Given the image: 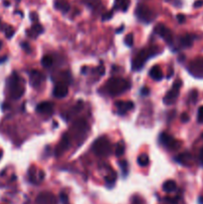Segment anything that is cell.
<instances>
[{
	"label": "cell",
	"mask_w": 203,
	"mask_h": 204,
	"mask_svg": "<svg viewBox=\"0 0 203 204\" xmlns=\"http://www.w3.org/2000/svg\"><path fill=\"white\" fill-rule=\"evenodd\" d=\"M131 88V83L122 78H112L106 84V90L111 96H118Z\"/></svg>",
	"instance_id": "6da1fadb"
},
{
	"label": "cell",
	"mask_w": 203,
	"mask_h": 204,
	"mask_svg": "<svg viewBox=\"0 0 203 204\" xmlns=\"http://www.w3.org/2000/svg\"><path fill=\"white\" fill-rule=\"evenodd\" d=\"M8 86H9L10 97L13 100H18L24 95L25 88L23 86V83L21 82L20 78L17 74H13V75L10 77Z\"/></svg>",
	"instance_id": "7a4b0ae2"
},
{
	"label": "cell",
	"mask_w": 203,
	"mask_h": 204,
	"mask_svg": "<svg viewBox=\"0 0 203 204\" xmlns=\"http://www.w3.org/2000/svg\"><path fill=\"white\" fill-rule=\"evenodd\" d=\"M92 150L98 156H107L112 152V144L106 137H102L96 139L92 145Z\"/></svg>",
	"instance_id": "3957f363"
},
{
	"label": "cell",
	"mask_w": 203,
	"mask_h": 204,
	"mask_svg": "<svg viewBox=\"0 0 203 204\" xmlns=\"http://www.w3.org/2000/svg\"><path fill=\"white\" fill-rule=\"evenodd\" d=\"M155 54H156V50L154 48L142 50L137 56H135V58L133 60V65H132L133 70L138 71L139 69H142V68L144 66L146 60Z\"/></svg>",
	"instance_id": "277c9868"
},
{
	"label": "cell",
	"mask_w": 203,
	"mask_h": 204,
	"mask_svg": "<svg viewBox=\"0 0 203 204\" xmlns=\"http://www.w3.org/2000/svg\"><path fill=\"white\" fill-rule=\"evenodd\" d=\"M135 15H137L138 18L144 22V23H149L152 20L154 19V12L143 4H139L138 6L135 9Z\"/></svg>",
	"instance_id": "5b68a950"
},
{
	"label": "cell",
	"mask_w": 203,
	"mask_h": 204,
	"mask_svg": "<svg viewBox=\"0 0 203 204\" xmlns=\"http://www.w3.org/2000/svg\"><path fill=\"white\" fill-rule=\"evenodd\" d=\"M159 141L160 144L166 147L168 150H176L178 149L180 146H181V143L176 139H174L171 135H169L165 133H163L160 134L159 137Z\"/></svg>",
	"instance_id": "8992f818"
},
{
	"label": "cell",
	"mask_w": 203,
	"mask_h": 204,
	"mask_svg": "<svg viewBox=\"0 0 203 204\" xmlns=\"http://www.w3.org/2000/svg\"><path fill=\"white\" fill-rule=\"evenodd\" d=\"M181 85H182V82L180 81V80H176L175 82H174V84L172 85V88L168 91L167 94L165 95L164 99H163L164 104L171 105V104H173L174 102L176 101L178 95H179L180 88H181Z\"/></svg>",
	"instance_id": "52a82bcc"
},
{
	"label": "cell",
	"mask_w": 203,
	"mask_h": 204,
	"mask_svg": "<svg viewBox=\"0 0 203 204\" xmlns=\"http://www.w3.org/2000/svg\"><path fill=\"white\" fill-rule=\"evenodd\" d=\"M189 73L195 78L203 79V58L193 60L188 66Z\"/></svg>",
	"instance_id": "ba28073f"
},
{
	"label": "cell",
	"mask_w": 203,
	"mask_h": 204,
	"mask_svg": "<svg viewBox=\"0 0 203 204\" xmlns=\"http://www.w3.org/2000/svg\"><path fill=\"white\" fill-rule=\"evenodd\" d=\"M154 32L159 35L163 40H164L167 44H172L173 42V34L171 32V30L169 29L167 26H165L164 24L159 23L157 24L154 28Z\"/></svg>",
	"instance_id": "9c48e42d"
},
{
	"label": "cell",
	"mask_w": 203,
	"mask_h": 204,
	"mask_svg": "<svg viewBox=\"0 0 203 204\" xmlns=\"http://www.w3.org/2000/svg\"><path fill=\"white\" fill-rule=\"evenodd\" d=\"M45 75L37 70H32L29 74V82L33 88H38L41 86V84L45 81Z\"/></svg>",
	"instance_id": "30bf717a"
},
{
	"label": "cell",
	"mask_w": 203,
	"mask_h": 204,
	"mask_svg": "<svg viewBox=\"0 0 203 204\" xmlns=\"http://www.w3.org/2000/svg\"><path fill=\"white\" fill-rule=\"evenodd\" d=\"M116 107H117V112L118 115L123 116L126 115L128 112L132 111L134 107V104L132 101H117L116 103Z\"/></svg>",
	"instance_id": "8fae6325"
},
{
	"label": "cell",
	"mask_w": 203,
	"mask_h": 204,
	"mask_svg": "<svg viewBox=\"0 0 203 204\" xmlns=\"http://www.w3.org/2000/svg\"><path fill=\"white\" fill-rule=\"evenodd\" d=\"M37 204H57L56 197L50 192H42L37 197Z\"/></svg>",
	"instance_id": "7c38bea8"
},
{
	"label": "cell",
	"mask_w": 203,
	"mask_h": 204,
	"mask_svg": "<svg viewBox=\"0 0 203 204\" xmlns=\"http://www.w3.org/2000/svg\"><path fill=\"white\" fill-rule=\"evenodd\" d=\"M68 92H69V89H68V86L65 83H57L56 86L54 88L53 91V95L55 96L56 98L58 99H62V98H65L66 96L68 95Z\"/></svg>",
	"instance_id": "4fadbf2b"
},
{
	"label": "cell",
	"mask_w": 203,
	"mask_h": 204,
	"mask_svg": "<svg viewBox=\"0 0 203 204\" xmlns=\"http://www.w3.org/2000/svg\"><path fill=\"white\" fill-rule=\"evenodd\" d=\"M69 146H70V138L68 134H65L63 139H61V143L58 144L57 149H56V155L59 156L61 154H63L69 149Z\"/></svg>",
	"instance_id": "5bb4252c"
},
{
	"label": "cell",
	"mask_w": 203,
	"mask_h": 204,
	"mask_svg": "<svg viewBox=\"0 0 203 204\" xmlns=\"http://www.w3.org/2000/svg\"><path fill=\"white\" fill-rule=\"evenodd\" d=\"M36 112L43 115H51L53 112V105L49 102H42L36 107Z\"/></svg>",
	"instance_id": "9a60e30c"
},
{
	"label": "cell",
	"mask_w": 203,
	"mask_h": 204,
	"mask_svg": "<svg viewBox=\"0 0 203 204\" xmlns=\"http://www.w3.org/2000/svg\"><path fill=\"white\" fill-rule=\"evenodd\" d=\"M73 128L75 129V133L76 134H84L88 131V123L87 122L83 120V118H80V120H77L75 123H74V126H73Z\"/></svg>",
	"instance_id": "2e32d148"
},
{
	"label": "cell",
	"mask_w": 203,
	"mask_h": 204,
	"mask_svg": "<svg viewBox=\"0 0 203 204\" xmlns=\"http://www.w3.org/2000/svg\"><path fill=\"white\" fill-rule=\"evenodd\" d=\"M175 160L184 165H187V164L192 160V155L188 152H183V154H180L175 157Z\"/></svg>",
	"instance_id": "e0dca14e"
},
{
	"label": "cell",
	"mask_w": 203,
	"mask_h": 204,
	"mask_svg": "<svg viewBox=\"0 0 203 204\" xmlns=\"http://www.w3.org/2000/svg\"><path fill=\"white\" fill-rule=\"evenodd\" d=\"M149 75L150 77L154 79L155 81H160L161 79L163 78V73L161 71V69L159 66H154L151 68V70L149 72Z\"/></svg>",
	"instance_id": "ac0fdd59"
},
{
	"label": "cell",
	"mask_w": 203,
	"mask_h": 204,
	"mask_svg": "<svg viewBox=\"0 0 203 204\" xmlns=\"http://www.w3.org/2000/svg\"><path fill=\"white\" fill-rule=\"evenodd\" d=\"M193 40H194V37L192 35H190V34H185V35H183L180 38V44H181L182 47L187 48L192 45Z\"/></svg>",
	"instance_id": "d6986e66"
},
{
	"label": "cell",
	"mask_w": 203,
	"mask_h": 204,
	"mask_svg": "<svg viewBox=\"0 0 203 204\" xmlns=\"http://www.w3.org/2000/svg\"><path fill=\"white\" fill-rule=\"evenodd\" d=\"M129 3H131V0H116L115 2V8L116 9H121L123 12H126L128 9Z\"/></svg>",
	"instance_id": "ffe728a7"
},
{
	"label": "cell",
	"mask_w": 203,
	"mask_h": 204,
	"mask_svg": "<svg viewBox=\"0 0 203 204\" xmlns=\"http://www.w3.org/2000/svg\"><path fill=\"white\" fill-rule=\"evenodd\" d=\"M176 189V183L174 180H167L163 184V190L165 192H173L174 190Z\"/></svg>",
	"instance_id": "44dd1931"
},
{
	"label": "cell",
	"mask_w": 203,
	"mask_h": 204,
	"mask_svg": "<svg viewBox=\"0 0 203 204\" xmlns=\"http://www.w3.org/2000/svg\"><path fill=\"white\" fill-rule=\"evenodd\" d=\"M138 165H140V166H146V165H148V164L149 163V158H148V154H140L138 157Z\"/></svg>",
	"instance_id": "7402d4cb"
},
{
	"label": "cell",
	"mask_w": 203,
	"mask_h": 204,
	"mask_svg": "<svg viewBox=\"0 0 203 204\" xmlns=\"http://www.w3.org/2000/svg\"><path fill=\"white\" fill-rule=\"evenodd\" d=\"M55 6L57 9H60L61 11H63V12H67V11H69L70 9V5L66 1H57L55 4Z\"/></svg>",
	"instance_id": "603a6c76"
},
{
	"label": "cell",
	"mask_w": 203,
	"mask_h": 204,
	"mask_svg": "<svg viewBox=\"0 0 203 204\" xmlns=\"http://www.w3.org/2000/svg\"><path fill=\"white\" fill-rule=\"evenodd\" d=\"M32 32H34V36H37V35H40L44 32V28L42 27V25H40L39 23H36L32 26Z\"/></svg>",
	"instance_id": "cb8c5ba5"
},
{
	"label": "cell",
	"mask_w": 203,
	"mask_h": 204,
	"mask_svg": "<svg viewBox=\"0 0 203 204\" xmlns=\"http://www.w3.org/2000/svg\"><path fill=\"white\" fill-rule=\"evenodd\" d=\"M53 58L51 57V56L49 55H46V56H44V57L42 58V65L44 67H50V66H52L53 65Z\"/></svg>",
	"instance_id": "d4e9b609"
},
{
	"label": "cell",
	"mask_w": 203,
	"mask_h": 204,
	"mask_svg": "<svg viewBox=\"0 0 203 204\" xmlns=\"http://www.w3.org/2000/svg\"><path fill=\"white\" fill-rule=\"evenodd\" d=\"M123 154H125V145H123L122 143L118 144L117 145V149H116V155L117 156H122Z\"/></svg>",
	"instance_id": "484cf974"
},
{
	"label": "cell",
	"mask_w": 203,
	"mask_h": 204,
	"mask_svg": "<svg viewBox=\"0 0 203 204\" xmlns=\"http://www.w3.org/2000/svg\"><path fill=\"white\" fill-rule=\"evenodd\" d=\"M118 164H120L121 168L122 169L123 175H127V174H128V161H127V160H120V161H118Z\"/></svg>",
	"instance_id": "4316f807"
},
{
	"label": "cell",
	"mask_w": 203,
	"mask_h": 204,
	"mask_svg": "<svg viewBox=\"0 0 203 204\" xmlns=\"http://www.w3.org/2000/svg\"><path fill=\"white\" fill-rule=\"evenodd\" d=\"M126 44L128 45V47H132L133 45V35L132 33H129L128 34V35L126 36V40H125Z\"/></svg>",
	"instance_id": "83f0119b"
},
{
	"label": "cell",
	"mask_w": 203,
	"mask_h": 204,
	"mask_svg": "<svg viewBox=\"0 0 203 204\" xmlns=\"http://www.w3.org/2000/svg\"><path fill=\"white\" fill-rule=\"evenodd\" d=\"M13 34H14L13 28L11 27V26H7V30L5 31V35H6V37H7L8 39H10L11 37L13 36Z\"/></svg>",
	"instance_id": "f1b7e54d"
},
{
	"label": "cell",
	"mask_w": 203,
	"mask_h": 204,
	"mask_svg": "<svg viewBox=\"0 0 203 204\" xmlns=\"http://www.w3.org/2000/svg\"><path fill=\"white\" fill-rule=\"evenodd\" d=\"M197 121L198 123H203V106L199 107L198 114H197Z\"/></svg>",
	"instance_id": "f546056e"
},
{
	"label": "cell",
	"mask_w": 203,
	"mask_h": 204,
	"mask_svg": "<svg viewBox=\"0 0 203 204\" xmlns=\"http://www.w3.org/2000/svg\"><path fill=\"white\" fill-rule=\"evenodd\" d=\"M180 120H181L182 123H187L189 121V116L187 112H183L181 114V117H180Z\"/></svg>",
	"instance_id": "4dcf8cb0"
},
{
	"label": "cell",
	"mask_w": 203,
	"mask_h": 204,
	"mask_svg": "<svg viewBox=\"0 0 203 204\" xmlns=\"http://www.w3.org/2000/svg\"><path fill=\"white\" fill-rule=\"evenodd\" d=\"M112 17V11H110V12H108V13H106L104 16H103V19L104 21H106V20H109V19H111Z\"/></svg>",
	"instance_id": "1f68e13d"
},
{
	"label": "cell",
	"mask_w": 203,
	"mask_h": 204,
	"mask_svg": "<svg viewBox=\"0 0 203 204\" xmlns=\"http://www.w3.org/2000/svg\"><path fill=\"white\" fill-rule=\"evenodd\" d=\"M193 6H194L195 8H199V7L203 6V0H197V1L194 2Z\"/></svg>",
	"instance_id": "d6a6232c"
},
{
	"label": "cell",
	"mask_w": 203,
	"mask_h": 204,
	"mask_svg": "<svg viewBox=\"0 0 203 204\" xmlns=\"http://www.w3.org/2000/svg\"><path fill=\"white\" fill-rule=\"evenodd\" d=\"M177 20L179 23H183L185 21V16L183 14H177Z\"/></svg>",
	"instance_id": "836d02e7"
},
{
	"label": "cell",
	"mask_w": 203,
	"mask_h": 204,
	"mask_svg": "<svg viewBox=\"0 0 203 204\" xmlns=\"http://www.w3.org/2000/svg\"><path fill=\"white\" fill-rule=\"evenodd\" d=\"M191 102L192 103H195L196 102V99H197V93H196V91H194V92H192V94H191Z\"/></svg>",
	"instance_id": "e575fe53"
},
{
	"label": "cell",
	"mask_w": 203,
	"mask_h": 204,
	"mask_svg": "<svg viewBox=\"0 0 203 204\" xmlns=\"http://www.w3.org/2000/svg\"><path fill=\"white\" fill-rule=\"evenodd\" d=\"M148 93H149V90H148V88H143V89L142 90V94H143V96H148Z\"/></svg>",
	"instance_id": "d590c367"
},
{
	"label": "cell",
	"mask_w": 203,
	"mask_h": 204,
	"mask_svg": "<svg viewBox=\"0 0 203 204\" xmlns=\"http://www.w3.org/2000/svg\"><path fill=\"white\" fill-rule=\"evenodd\" d=\"M199 160H200V162L203 164V147L200 150V154H199Z\"/></svg>",
	"instance_id": "8d00e7d4"
},
{
	"label": "cell",
	"mask_w": 203,
	"mask_h": 204,
	"mask_svg": "<svg viewBox=\"0 0 203 204\" xmlns=\"http://www.w3.org/2000/svg\"><path fill=\"white\" fill-rule=\"evenodd\" d=\"M22 47H23L24 49H26L27 51H29V45H28V43H26V42L22 43Z\"/></svg>",
	"instance_id": "74e56055"
},
{
	"label": "cell",
	"mask_w": 203,
	"mask_h": 204,
	"mask_svg": "<svg viewBox=\"0 0 203 204\" xmlns=\"http://www.w3.org/2000/svg\"><path fill=\"white\" fill-rule=\"evenodd\" d=\"M198 201H199V204H203V196H201V197H199V199H198Z\"/></svg>",
	"instance_id": "f35d334b"
},
{
	"label": "cell",
	"mask_w": 203,
	"mask_h": 204,
	"mask_svg": "<svg viewBox=\"0 0 203 204\" xmlns=\"http://www.w3.org/2000/svg\"><path fill=\"white\" fill-rule=\"evenodd\" d=\"M6 60V57H3V58H0V63H3V61Z\"/></svg>",
	"instance_id": "ab89813d"
},
{
	"label": "cell",
	"mask_w": 203,
	"mask_h": 204,
	"mask_svg": "<svg viewBox=\"0 0 203 204\" xmlns=\"http://www.w3.org/2000/svg\"><path fill=\"white\" fill-rule=\"evenodd\" d=\"M2 154H3V152H2V150H0V158H1V156H2Z\"/></svg>",
	"instance_id": "60d3db41"
},
{
	"label": "cell",
	"mask_w": 203,
	"mask_h": 204,
	"mask_svg": "<svg viewBox=\"0 0 203 204\" xmlns=\"http://www.w3.org/2000/svg\"><path fill=\"white\" fill-rule=\"evenodd\" d=\"M1 46H2V42L0 41V49H1Z\"/></svg>",
	"instance_id": "b9f144b4"
},
{
	"label": "cell",
	"mask_w": 203,
	"mask_h": 204,
	"mask_svg": "<svg viewBox=\"0 0 203 204\" xmlns=\"http://www.w3.org/2000/svg\"><path fill=\"white\" fill-rule=\"evenodd\" d=\"M17 1H20V0H17Z\"/></svg>",
	"instance_id": "7bdbcfd3"
},
{
	"label": "cell",
	"mask_w": 203,
	"mask_h": 204,
	"mask_svg": "<svg viewBox=\"0 0 203 204\" xmlns=\"http://www.w3.org/2000/svg\"><path fill=\"white\" fill-rule=\"evenodd\" d=\"M166 1H168V0H166Z\"/></svg>",
	"instance_id": "ee69618b"
}]
</instances>
